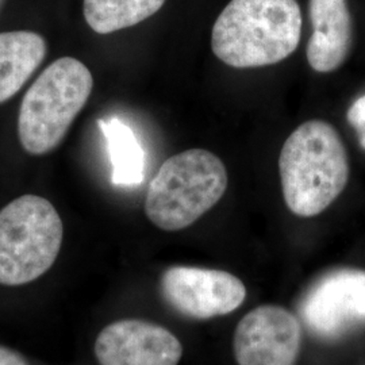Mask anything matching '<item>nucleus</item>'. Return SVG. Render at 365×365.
Masks as SVG:
<instances>
[{
  "label": "nucleus",
  "mask_w": 365,
  "mask_h": 365,
  "mask_svg": "<svg viewBox=\"0 0 365 365\" xmlns=\"http://www.w3.org/2000/svg\"><path fill=\"white\" fill-rule=\"evenodd\" d=\"M182 356V344L173 333L141 319L115 321L95 341L99 365H178Z\"/></svg>",
  "instance_id": "9"
},
{
  "label": "nucleus",
  "mask_w": 365,
  "mask_h": 365,
  "mask_svg": "<svg viewBox=\"0 0 365 365\" xmlns=\"http://www.w3.org/2000/svg\"><path fill=\"white\" fill-rule=\"evenodd\" d=\"M64 225L52 203L37 195L0 210V284L16 287L46 274L57 260Z\"/></svg>",
  "instance_id": "5"
},
{
  "label": "nucleus",
  "mask_w": 365,
  "mask_h": 365,
  "mask_svg": "<svg viewBox=\"0 0 365 365\" xmlns=\"http://www.w3.org/2000/svg\"><path fill=\"white\" fill-rule=\"evenodd\" d=\"M164 3L165 0H84L83 14L95 33L110 34L141 24Z\"/></svg>",
  "instance_id": "13"
},
{
  "label": "nucleus",
  "mask_w": 365,
  "mask_h": 365,
  "mask_svg": "<svg viewBox=\"0 0 365 365\" xmlns=\"http://www.w3.org/2000/svg\"><path fill=\"white\" fill-rule=\"evenodd\" d=\"M300 312L306 325L325 337L364 324V271L339 269L327 274L309 291Z\"/></svg>",
  "instance_id": "8"
},
{
  "label": "nucleus",
  "mask_w": 365,
  "mask_h": 365,
  "mask_svg": "<svg viewBox=\"0 0 365 365\" xmlns=\"http://www.w3.org/2000/svg\"><path fill=\"white\" fill-rule=\"evenodd\" d=\"M312 37L307 61L315 72L330 73L342 66L352 48V16L346 0H309Z\"/></svg>",
  "instance_id": "10"
},
{
  "label": "nucleus",
  "mask_w": 365,
  "mask_h": 365,
  "mask_svg": "<svg viewBox=\"0 0 365 365\" xmlns=\"http://www.w3.org/2000/svg\"><path fill=\"white\" fill-rule=\"evenodd\" d=\"M346 119L356 131L361 149L365 150V93L353 102L348 110Z\"/></svg>",
  "instance_id": "14"
},
{
  "label": "nucleus",
  "mask_w": 365,
  "mask_h": 365,
  "mask_svg": "<svg viewBox=\"0 0 365 365\" xmlns=\"http://www.w3.org/2000/svg\"><path fill=\"white\" fill-rule=\"evenodd\" d=\"M92 88L91 71L73 57L56 60L39 75L18 115L19 143L29 155H48L64 141Z\"/></svg>",
  "instance_id": "4"
},
{
  "label": "nucleus",
  "mask_w": 365,
  "mask_h": 365,
  "mask_svg": "<svg viewBox=\"0 0 365 365\" xmlns=\"http://www.w3.org/2000/svg\"><path fill=\"white\" fill-rule=\"evenodd\" d=\"M279 170L289 211L303 218L321 214L349 180V160L339 131L319 119L302 123L282 148Z\"/></svg>",
  "instance_id": "2"
},
{
  "label": "nucleus",
  "mask_w": 365,
  "mask_h": 365,
  "mask_svg": "<svg viewBox=\"0 0 365 365\" xmlns=\"http://www.w3.org/2000/svg\"><path fill=\"white\" fill-rule=\"evenodd\" d=\"M0 365H29L21 353L0 345Z\"/></svg>",
  "instance_id": "15"
},
{
  "label": "nucleus",
  "mask_w": 365,
  "mask_h": 365,
  "mask_svg": "<svg viewBox=\"0 0 365 365\" xmlns=\"http://www.w3.org/2000/svg\"><path fill=\"white\" fill-rule=\"evenodd\" d=\"M46 56L43 37L27 30L0 33V105L21 91Z\"/></svg>",
  "instance_id": "11"
},
{
  "label": "nucleus",
  "mask_w": 365,
  "mask_h": 365,
  "mask_svg": "<svg viewBox=\"0 0 365 365\" xmlns=\"http://www.w3.org/2000/svg\"><path fill=\"white\" fill-rule=\"evenodd\" d=\"M302 344L299 321L280 306H260L237 325L238 365H295Z\"/></svg>",
  "instance_id": "7"
},
{
  "label": "nucleus",
  "mask_w": 365,
  "mask_h": 365,
  "mask_svg": "<svg viewBox=\"0 0 365 365\" xmlns=\"http://www.w3.org/2000/svg\"><path fill=\"white\" fill-rule=\"evenodd\" d=\"M302 36L297 0H232L217 18L211 48L233 68H260L286 60Z\"/></svg>",
  "instance_id": "1"
},
{
  "label": "nucleus",
  "mask_w": 365,
  "mask_h": 365,
  "mask_svg": "<svg viewBox=\"0 0 365 365\" xmlns=\"http://www.w3.org/2000/svg\"><path fill=\"white\" fill-rule=\"evenodd\" d=\"M227 182L220 157L205 149H188L164 161L152 179L145 214L161 230H182L221 200Z\"/></svg>",
  "instance_id": "3"
},
{
  "label": "nucleus",
  "mask_w": 365,
  "mask_h": 365,
  "mask_svg": "<svg viewBox=\"0 0 365 365\" xmlns=\"http://www.w3.org/2000/svg\"><path fill=\"white\" fill-rule=\"evenodd\" d=\"M3 3H4V0H0V9H1V6H3Z\"/></svg>",
  "instance_id": "16"
},
{
  "label": "nucleus",
  "mask_w": 365,
  "mask_h": 365,
  "mask_svg": "<svg viewBox=\"0 0 365 365\" xmlns=\"http://www.w3.org/2000/svg\"><path fill=\"white\" fill-rule=\"evenodd\" d=\"M98 123L103 131L113 165L111 182L125 187L144 182L145 152L130 126L115 117L101 119Z\"/></svg>",
  "instance_id": "12"
},
{
  "label": "nucleus",
  "mask_w": 365,
  "mask_h": 365,
  "mask_svg": "<svg viewBox=\"0 0 365 365\" xmlns=\"http://www.w3.org/2000/svg\"><path fill=\"white\" fill-rule=\"evenodd\" d=\"M161 291L175 310L196 319L233 313L247 298L245 284L235 274L196 267H170Z\"/></svg>",
  "instance_id": "6"
}]
</instances>
